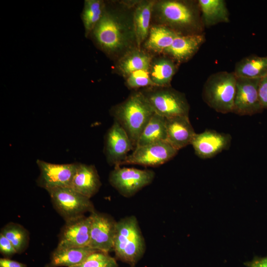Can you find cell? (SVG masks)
Returning <instances> with one entry per match:
<instances>
[{
	"instance_id": "cell-1",
	"label": "cell",
	"mask_w": 267,
	"mask_h": 267,
	"mask_svg": "<svg viewBox=\"0 0 267 267\" xmlns=\"http://www.w3.org/2000/svg\"><path fill=\"white\" fill-rule=\"evenodd\" d=\"M91 34L100 48L110 55L124 51L135 41L134 26L118 13L106 10Z\"/></svg>"
},
{
	"instance_id": "cell-2",
	"label": "cell",
	"mask_w": 267,
	"mask_h": 267,
	"mask_svg": "<svg viewBox=\"0 0 267 267\" xmlns=\"http://www.w3.org/2000/svg\"><path fill=\"white\" fill-rule=\"evenodd\" d=\"M110 113L128 134L134 148L144 129L155 114L141 91L132 93L124 102L114 106Z\"/></svg>"
},
{
	"instance_id": "cell-3",
	"label": "cell",
	"mask_w": 267,
	"mask_h": 267,
	"mask_svg": "<svg viewBox=\"0 0 267 267\" xmlns=\"http://www.w3.org/2000/svg\"><path fill=\"white\" fill-rule=\"evenodd\" d=\"M145 249V240L135 216L126 217L117 222L113 251L116 260L134 267Z\"/></svg>"
},
{
	"instance_id": "cell-4",
	"label": "cell",
	"mask_w": 267,
	"mask_h": 267,
	"mask_svg": "<svg viewBox=\"0 0 267 267\" xmlns=\"http://www.w3.org/2000/svg\"><path fill=\"white\" fill-rule=\"evenodd\" d=\"M154 8L162 22L177 32L201 34L204 25L199 6L183 1L163 0L155 3Z\"/></svg>"
},
{
	"instance_id": "cell-5",
	"label": "cell",
	"mask_w": 267,
	"mask_h": 267,
	"mask_svg": "<svg viewBox=\"0 0 267 267\" xmlns=\"http://www.w3.org/2000/svg\"><path fill=\"white\" fill-rule=\"evenodd\" d=\"M236 86L234 72L221 71L213 74L204 84L203 98L209 106L219 113H232Z\"/></svg>"
},
{
	"instance_id": "cell-6",
	"label": "cell",
	"mask_w": 267,
	"mask_h": 267,
	"mask_svg": "<svg viewBox=\"0 0 267 267\" xmlns=\"http://www.w3.org/2000/svg\"><path fill=\"white\" fill-rule=\"evenodd\" d=\"M141 92L155 113L165 118L188 116L189 105L182 93L169 87H158Z\"/></svg>"
},
{
	"instance_id": "cell-7",
	"label": "cell",
	"mask_w": 267,
	"mask_h": 267,
	"mask_svg": "<svg viewBox=\"0 0 267 267\" xmlns=\"http://www.w3.org/2000/svg\"><path fill=\"white\" fill-rule=\"evenodd\" d=\"M47 191L53 207L65 222L95 211L90 198L69 187H57Z\"/></svg>"
},
{
	"instance_id": "cell-8",
	"label": "cell",
	"mask_w": 267,
	"mask_h": 267,
	"mask_svg": "<svg viewBox=\"0 0 267 267\" xmlns=\"http://www.w3.org/2000/svg\"><path fill=\"white\" fill-rule=\"evenodd\" d=\"M155 175L152 170L116 166L109 174V181L122 196L130 197L150 184Z\"/></svg>"
},
{
	"instance_id": "cell-9",
	"label": "cell",
	"mask_w": 267,
	"mask_h": 267,
	"mask_svg": "<svg viewBox=\"0 0 267 267\" xmlns=\"http://www.w3.org/2000/svg\"><path fill=\"white\" fill-rule=\"evenodd\" d=\"M178 150L167 141H159L137 146L121 163L125 164L139 165L147 167H157L172 159Z\"/></svg>"
},
{
	"instance_id": "cell-10",
	"label": "cell",
	"mask_w": 267,
	"mask_h": 267,
	"mask_svg": "<svg viewBox=\"0 0 267 267\" xmlns=\"http://www.w3.org/2000/svg\"><path fill=\"white\" fill-rule=\"evenodd\" d=\"M36 163L40 170L37 185L46 191L57 187H70L78 164H54L40 159Z\"/></svg>"
},
{
	"instance_id": "cell-11",
	"label": "cell",
	"mask_w": 267,
	"mask_h": 267,
	"mask_svg": "<svg viewBox=\"0 0 267 267\" xmlns=\"http://www.w3.org/2000/svg\"><path fill=\"white\" fill-rule=\"evenodd\" d=\"M90 216L89 247L107 253L113 251L117 221L108 215L95 211L90 213Z\"/></svg>"
},
{
	"instance_id": "cell-12",
	"label": "cell",
	"mask_w": 267,
	"mask_h": 267,
	"mask_svg": "<svg viewBox=\"0 0 267 267\" xmlns=\"http://www.w3.org/2000/svg\"><path fill=\"white\" fill-rule=\"evenodd\" d=\"M261 79L236 77V92L232 113L240 116H251L262 112L258 96Z\"/></svg>"
},
{
	"instance_id": "cell-13",
	"label": "cell",
	"mask_w": 267,
	"mask_h": 267,
	"mask_svg": "<svg viewBox=\"0 0 267 267\" xmlns=\"http://www.w3.org/2000/svg\"><path fill=\"white\" fill-rule=\"evenodd\" d=\"M134 149L128 134L120 125L114 121L104 137V152L111 166H120L121 163Z\"/></svg>"
},
{
	"instance_id": "cell-14",
	"label": "cell",
	"mask_w": 267,
	"mask_h": 267,
	"mask_svg": "<svg viewBox=\"0 0 267 267\" xmlns=\"http://www.w3.org/2000/svg\"><path fill=\"white\" fill-rule=\"evenodd\" d=\"M91 222L90 215L65 222L61 230L56 248L89 247Z\"/></svg>"
},
{
	"instance_id": "cell-15",
	"label": "cell",
	"mask_w": 267,
	"mask_h": 267,
	"mask_svg": "<svg viewBox=\"0 0 267 267\" xmlns=\"http://www.w3.org/2000/svg\"><path fill=\"white\" fill-rule=\"evenodd\" d=\"M231 141V136L229 134L207 130L200 134H196L191 145L199 158L209 159L227 149Z\"/></svg>"
},
{
	"instance_id": "cell-16",
	"label": "cell",
	"mask_w": 267,
	"mask_h": 267,
	"mask_svg": "<svg viewBox=\"0 0 267 267\" xmlns=\"http://www.w3.org/2000/svg\"><path fill=\"white\" fill-rule=\"evenodd\" d=\"M166 119L167 141L178 150L191 144L196 133L188 116H177Z\"/></svg>"
},
{
	"instance_id": "cell-17",
	"label": "cell",
	"mask_w": 267,
	"mask_h": 267,
	"mask_svg": "<svg viewBox=\"0 0 267 267\" xmlns=\"http://www.w3.org/2000/svg\"><path fill=\"white\" fill-rule=\"evenodd\" d=\"M205 41V36L202 33L178 34L171 46L163 53L177 62H186L196 53Z\"/></svg>"
},
{
	"instance_id": "cell-18",
	"label": "cell",
	"mask_w": 267,
	"mask_h": 267,
	"mask_svg": "<svg viewBox=\"0 0 267 267\" xmlns=\"http://www.w3.org/2000/svg\"><path fill=\"white\" fill-rule=\"evenodd\" d=\"M101 186L100 177L95 166L78 163L70 187L90 198L97 193Z\"/></svg>"
},
{
	"instance_id": "cell-19",
	"label": "cell",
	"mask_w": 267,
	"mask_h": 267,
	"mask_svg": "<svg viewBox=\"0 0 267 267\" xmlns=\"http://www.w3.org/2000/svg\"><path fill=\"white\" fill-rule=\"evenodd\" d=\"M96 251L89 246L56 248L51 253L50 262L45 267H71L81 264Z\"/></svg>"
},
{
	"instance_id": "cell-20",
	"label": "cell",
	"mask_w": 267,
	"mask_h": 267,
	"mask_svg": "<svg viewBox=\"0 0 267 267\" xmlns=\"http://www.w3.org/2000/svg\"><path fill=\"white\" fill-rule=\"evenodd\" d=\"M152 61L150 54L139 48H136L126 52L119 60L117 68L120 73L127 77L136 71H149Z\"/></svg>"
},
{
	"instance_id": "cell-21",
	"label": "cell",
	"mask_w": 267,
	"mask_h": 267,
	"mask_svg": "<svg viewBox=\"0 0 267 267\" xmlns=\"http://www.w3.org/2000/svg\"><path fill=\"white\" fill-rule=\"evenodd\" d=\"M198 4L204 26L209 27L219 23L229 21V12L224 0H199Z\"/></svg>"
},
{
	"instance_id": "cell-22",
	"label": "cell",
	"mask_w": 267,
	"mask_h": 267,
	"mask_svg": "<svg viewBox=\"0 0 267 267\" xmlns=\"http://www.w3.org/2000/svg\"><path fill=\"white\" fill-rule=\"evenodd\" d=\"M155 2L143 1L135 7L133 19L134 30L137 46L147 39L149 32V24Z\"/></svg>"
},
{
	"instance_id": "cell-23",
	"label": "cell",
	"mask_w": 267,
	"mask_h": 267,
	"mask_svg": "<svg viewBox=\"0 0 267 267\" xmlns=\"http://www.w3.org/2000/svg\"><path fill=\"white\" fill-rule=\"evenodd\" d=\"M236 77L261 79L267 75V56L251 55L238 62L234 71Z\"/></svg>"
},
{
	"instance_id": "cell-24",
	"label": "cell",
	"mask_w": 267,
	"mask_h": 267,
	"mask_svg": "<svg viewBox=\"0 0 267 267\" xmlns=\"http://www.w3.org/2000/svg\"><path fill=\"white\" fill-rule=\"evenodd\" d=\"M178 33L167 26H154L149 30L144 46L154 52H164Z\"/></svg>"
},
{
	"instance_id": "cell-25",
	"label": "cell",
	"mask_w": 267,
	"mask_h": 267,
	"mask_svg": "<svg viewBox=\"0 0 267 267\" xmlns=\"http://www.w3.org/2000/svg\"><path fill=\"white\" fill-rule=\"evenodd\" d=\"M176 70L174 60L164 57L152 61L149 72L155 86L168 87Z\"/></svg>"
},
{
	"instance_id": "cell-26",
	"label": "cell",
	"mask_w": 267,
	"mask_h": 267,
	"mask_svg": "<svg viewBox=\"0 0 267 267\" xmlns=\"http://www.w3.org/2000/svg\"><path fill=\"white\" fill-rule=\"evenodd\" d=\"M166 120L165 117L155 113L141 134L135 147L167 141Z\"/></svg>"
},
{
	"instance_id": "cell-27",
	"label": "cell",
	"mask_w": 267,
	"mask_h": 267,
	"mask_svg": "<svg viewBox=\"0 0 267 267\" xmlns=\"http://www.w3.org/2000/svg\"><path fill=\"white\" fill-rule=\"evenodd\" d=\"M105 10L104 2L99 0H87L82 13L85 36L88 37L101 18Z\"/></svg>"
},
{
	"instance_id": "cell-28",
	"label": "cell",
	"mask_w": 267,
	"mask_h": 267,
	"mask_svg": "<svg viewBox=\"0 0 267 267\" xmlns=\"http://www.w3.org/2000/svg\"><path fill=\"white\" fill-rule=\"evenodd\" d=\"M0 233L11 242L17 253H22L27 248L30 240L29 233L22 225L9 222L1 229Z\"/></svg>"
},
{
	"instance_id": "cell-29",
	"label": "cell",
	"mask_w": 267,
	"mask_h": 267,
	"mask_svg": "<svg viewBox=\"0 0 267 267\" xmlns=\"http://www.w3.org/2000/svg\"><path fill=\"white\" fill-rule=\"evenodd\" d=\"M71 267H118V264L115 258L109 253L96 251L81 264Z\"/></svg>"
},
{
	"instance_id": "cell-30",
	"label": "cell",
	"mask_w": 267,
	"mask_h": 267,
	"mask_svg": "<svg viewBox=\"0 0 267 267\" xmlns=\"http://www.w3.org/2000/svg\"><path fill=\"white\" fill-rule=\"evenodd\" d=\"M126 84L131 89L155 86L149 75V71L138 70L133 72L127 77Z\"/></svg>"
},
{
	"instance_id": "cell-31",
	"label": "cell",
	"mask_w": 267,
	"mask_h": 267,
	"mask_svg": "<svg viewBox=\"0 0 267 267\" xmlns=\"http://www.w3.org/2000/svg\"><path fill=\"white\" fill-rule=\"evenodd\" d=\"M0 252L6 258H10L17 252L11 242L0 233Z\"/></svg>"
},
{
	"instance_id": "cell-32",
	"label": "cell",
	"mask_w": 267,
	"mask_h": 267,
	"mask_svg": "<svg viewBox=\"0 0 267 267\" xmlns=\"http://www.w3.org/2000/svg\"><path fill=\"white\" fill-rule=\"evenodd\" d=\"M258 96L260 104L267 109V75L261 78L258 86Z\"/></svg>"
},
{
	"instance_id": "cell-33",
	"label": "cell",
	"mask_w": 267,
	"mask_h": 267,
	"mask_svg": "<svg viewBox=\"0 0 267 267\" xmlns=\"http://www.w3.org/2000/svg\"><path fill=\"white\" fill-rule=\"evenodd\" d=\"M247 267H267V256L255 257L253 260L244 263Z\"/></svg>"
},
{
	"instance_id": "cell-34",
	"label": "cell",
	"mask_w": 267,
	"mask_h": 267,
	"mask_svg": "<svg viewBox=\"0 0 267 267\" xmlns=\"http://www.w3.org/2000/svg\"><path fill=\"white\" fill-rule=\"evenodd\" d=\"M0 267H27V265L11 260L9 258H2L0 259Z\"/></svg>"
}]
</instances>
